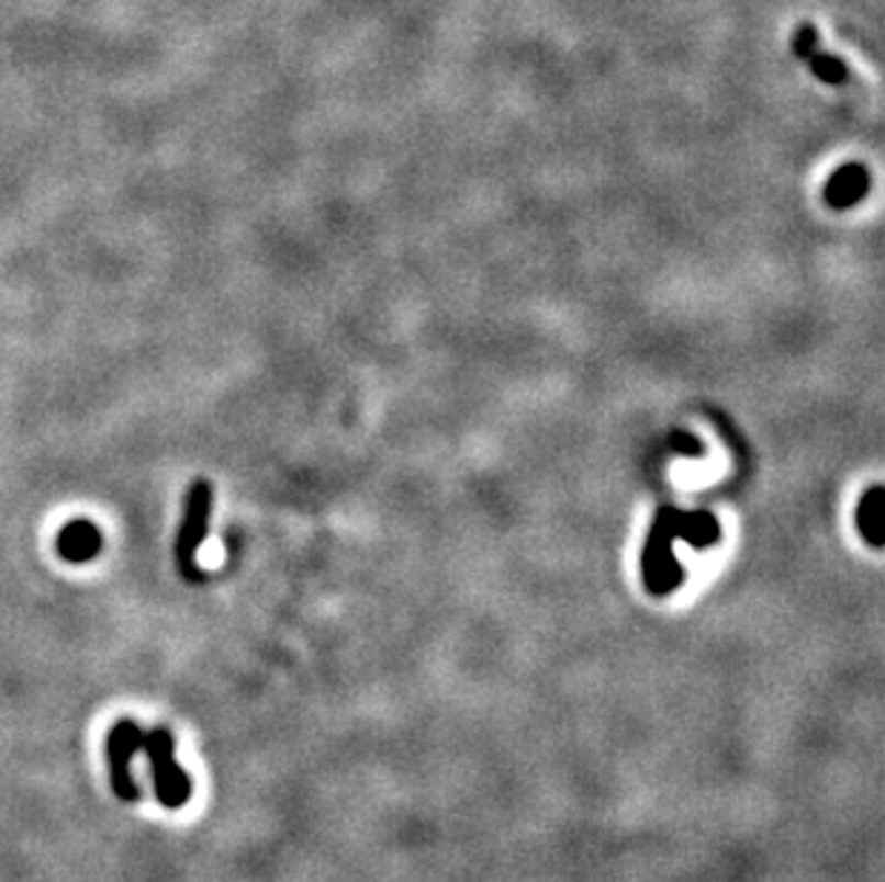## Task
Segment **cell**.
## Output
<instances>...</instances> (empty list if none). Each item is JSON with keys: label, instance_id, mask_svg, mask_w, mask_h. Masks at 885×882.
Listing matches in <instances>:
<instances>
[{"label": "cell", "instance_id": "6da1fadb", "mask_svg": "<svg viewBox=\"0 0 885 882\" xmlns=\"http://www.w3.org/2000/svg\"><path fill=\"white\" fill-rule=\"evenodd\" d=\"M210 508H213V490L210 482H192V490L187 496V510H183L181 533H178V553L183 562L198 559V547L206 539V524H210Z\"/></svg>", "mask_w": 885, "mask_h": 882}, {"label": "cell", "instance_id": "7a4b0ae2", "mask_svg": "<svg viewBox=\"0 0 885 882\" xmlns=\"http://www.w3.org/2000/svg\"><path fill=\"white\" fill-rule=\"evenodd\" d=\"M149 757L158 768V794H161V800L167 805H181L190 794V785H187V777L172 762V743H169L167 734H153Z\"/></svg>", "mask_w": 885, "mask_h": 882}, {"label": "cell", "instance_id": "3957f363", "mask_svg": "<svg viewBox=\"0 0 885 882\" xmlns=\"http://www.w3.org/2000/svg\"><path fill=\"white\" fill-rule=\"evenodd\" d=\"M869 184H871V176H869V170H865L863 163H845V167H840V170H837L834 176L828 178L826 201L831 206H834V210H845V206H854L856 201L865 199Z\"/></svg>", "mask_w": 885, "mask_h": 882}, {"label": "cell", "instance_id": "277c9868", "mask_svg": "<svg viewBox=\"0 0 885 882\" xmlns=\"http://www.w3.org/2000/svg\"><path fill=\"white\" fill-rule=\"evenodd\" d=\"M856 524H860V533L869 539V544L883 547V487L880 485L871 487L863 499H860Z\"/></svg>", "mask_w": 885, "mask_h": 882}, {"label": "cell", "instance_id": "5b68a950", "mask_svg": "<svg viewBox=\"0 0 885 882\" xmlns=\"http://www.w3.org/2000/svg\"><path fill=\"white\" fill-rule=\"evenodd\" d=\"M98 544H101V536H98V530L92 524H69L64 530V536H60L58 547L66 559H87L98 551Z\"/></svg>", "mask_w": 885, "mask_h": 882}]
</instances>
